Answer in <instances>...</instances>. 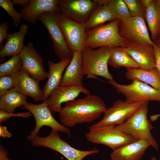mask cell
<instances>
[{
	"instance_id": "obj_21",
	"label": "cell",
	"mask_w": 160,
	"mask_h": 160,
	"mask_svg": "<svg viewBox=\"0 0 160 160\" xmlns=\"http://www.w3.org/2000/svg\"><path fill=\"white\" fill-rule=\"evenodd\" d=\"M58 0H30L28 5L21 10L22 18L33 24L42 13L48 12H58Z\"/></svg>"
},
{
	"instance_id": "obj_5",
	"label": "cell",
	"mask_w": 160,
	"mask_h": 160,
	"mask_svg": "<svg viewBox=\"0 0 160 160\" xmlns=\"http://www.w3.org/2000/svg\"><path fill=\"white\" fill-rule=\"evenodd\" d=\"M81 52L84 76H97L109 80H113L108 67L110 47H102L95 50L84 48Z\"/></svg>"
},
{
	"instance_id": "obj_32",
	"label": "cell",
	"mask_w": 160,
	"mask_h": 160,
	"mask_svg": "<svg viewBox=\"0 0 160 160\" xmlns=\"http://www.w3.org/2000/svg\"><path fill=\"white\" fill-rule=\"evenodd\" d=\"M13 87V81L10 76H0V97Z\"/></svg>"
},
{
	"instance_id": "obj_23",
	"label": "cell",
	"mask_w": 160,
	"mask_h": 160,
	"mask_svg": "<svg viewBox=\"0 0 160 160\" xmlns=\"http://www.w3.org/2000/svg\"><path fill=\"white\" fill-rule=\"evenodd\" d=\"M125 75L128 80L137 79L160 91V72L156 67L149 70L140 68L127 69Z\"/></svg>"
},
{
	"instance_id": "obj_4",
	"label": "cell",
	"mask_w": 160,
	"mask_h": 160,
	"mask_svg": "<svg viewBox=\"0 0 160 160\" xmlns=\"http://www.w3.org/2000/svg\"><path fill=\"white\" fill-rule=\"evenodd\" d=\"M30 141L33 147H44L50 148L60 153L68 160H83L89 155L99 152L95 148L89 151L76 149L62 139L58 131L52 129L48 136L41 137L37 135Z\"/></svg>"
},
{
	"instance_id": "obj_8",
	"label": "cell",
	"mask_w": 160,
	"mask_h": 160,
	"mask_svg": "<svg viewBox=\"0 0 160 160\" xmlns=\"http://www.w3.org/2000/svg\"><path fill=\"white\" fill-rule=\"evenodd\" d=\"M144 102H129L119 100L103 113L102 119L90 128L119 125L127 121Z\"/></svg>"
},
{
	"instance_id": "obj_13",
	"label": "cell",
	"mask_w": 160,
	"mask_h": 160,
	"mask_svg": "<svg viewBox=\"0 0 160 160\" xmlns=\"http://www.w3.org/2000/svg\"><path fill=\"white\" fill-rule=\"evenodd\" d=\"M98 5L93 0H58V13L78 22H85Z\"/></svg>"
},
{
	"instance_id": "obj_36",
	"label": "cell",
	"mask_w": 160,
	"mask_h": 160,
	"mask_svg": "<svg viewBox=\"0 0 160 160\" xmlns=\"http://www.w3.org/2000/svg\"><path fill=\"white\" fill-rule=\"evenodd\" d=\"M12 136L7 128L4 126L0 125V137H11Z\"/></svg>"
},
{
	"instance_id": "obj_3",
	"label": "cell",
	"mask_w": 160,
	"mask_h": 160,
	"mask_svg": "<svg viewBox=\"0 0 160 160\" xmlns=\"http://www.w3.org/2000/svg\"><path fill=\"white\" fill-rule=\"evenodd\" d=\"M148 103V101L143 102L127 121L116 126L122 131L136 139L147 141L158 151V144L151 132L153 127L147 118Z\"/></svg>"
},
{
	"instance_id": "obj_35",
	"label": "cell",
	"mask_w": 160,
	"mask_h": 160,
	"mask_svg": "<svg viewBox=\"0 0 160 160\" xmlns=\"http://www.w3.org/2000/svg\"><path fill=\"white\" fill-rule=\"evenodd\" d=\"M153 47L156 57V67L160 72V44L153 42Z\"/></svg>"
},
{
	"instance_id": "obj_10",
	"label": "cell",
	"mask_w": 160,
	"mask_h": 160,
	"mask_svg": "<svg viewBox=\"0 0 160 160\" xmlns=\"http://www.w3.org/2000/svg\"><path fill=\"white\" fill-rule=\"evenodd\" d=\"M22 107L31 113L36 121L35 128L27 136L28 140L30 141L38 135L40 129L44 126L49 127L53 130L66 134L70 133V130L68 128L59 123L53 117L48 108L47 100L38 104L28 103Z\"/></svg>"
},
{
	"instance_id": "obj_39",
	"label": "cell",
	"mask_w": 160,
	"mask_h": 160,
	"mask_svg": "<svg viewBox=\"0 0 160 160\" xmlns=\"http://www.w3.org/2000/svg\"><path fill=\"white\" fill-rule=\"evenodd\" d=\"M93 1L98 5L107 6L110 0H93Z\"/></svg>"
},
{
	"instance_id": "obj_27",
	"label": "cell",
	"mask_w": 160,
	"mask_h": 160,
	"mask_svg": "<svg viewBox=\"0 0 160 160\" xmlns=\"http://www.w3.org/2000/svg\"><path fill=\"white\" fill-rule=\"evenodd\" d=\"M116 19L107 5H97L86 22V31Z\"/></svg>"
},
{
	"instance_id": "obj_11",
	"label": "cell",
	"mask_w": 160,
	"mask_h": 160,
	"mask_svg": "<svg viewBox=\"0 0 160 160\" xmlns=\"http://www.w3.org/2000/svg\"><path fill=\"white\" fill-rule=\"evenodd\" d=\"M55 17L71 51L81 52L86 38V23L73 21L57 12Z\"/></svg>"
},
{
	"instance_id": "obj_26",
	"label": "cell",
	"mask_w": 160,
	"mask_h": 160,
	"mask_svg": "<svg viewBox=\"0 0 160 160\" xmlns=\"http://www.w3.org/2000/svg\"><path fill=\"white\" fill-rule=\"evenodd\" d=\"M27 96L13 88L0 97V109L9 113H13L18 107L28 103Z\"/></svg>"
},
{
	"instance_id": "obj_31",
	"label": "cell",
	"mask_w": 160,
	"mask_h": 160,
	"mask_svg": "<svg viewBox=\"0 0 160 160\" xmlns=\"http://www.w3.org/2000/svg\"><path fill=\"white\" fill-rule=\"evenodd\" d=\"M131 17H140L145 19V9L140 0H123Z\"/></svg>"
},
{
	"instance_id": "obj_30",
	"label": "cell",
	"mask_w": 160,
	"mask_h": 160,
	"mask_svg": "<svg viewBox=\"0 0 160 160\" xmlns=\"http://www.w3.org/2000/svg\"><path fill=\"white\" fill-rule=\"evenodd\" d=\"M0 6L7 12L8 15L12 18L15 27L19 26L21 22L22 16L20 12L16 11L13 7L11 0H0Z\"/></svg>"
},
{
	"instance_id": "obj_18",
	"label": "cell",
	"mask_w": 160,
	"mask_h": 160,
	"mask_svg": "<svg viewBox=\"0 0 160 160\" xmlns=\"http://www.w3.org/2000/svg\"><path fill=\"white\" fill-rule=\"evenodd\" d=\"M84 76L81 52L75 51L70 63L63 74L60 86H83Z\"/></svg>"
},
{
	"instance_id": "obj_38",
	"label": "cell",
	"mask_w": 160,
	"mask_h": 160,
	"mask_svg": "<svg viewBox=\"0 0 160 160\" xmlns=\"http://www.w3.org/2000/svg\"><path fill=\"white\" fill-rule=\"evenodd\" d=\"M11 1L13 5H20L23 7V8L26 7L30 2L29 0H11Z\"/></svg>"
},
{
	"instance_id": "obj_41",
	"label": "cell",
	"mask_w": 160,
	"mask_h": 160,
	"mask_svg": "<svg viewBox=\"0 0 160 160\" xmlns=\"http://www.w3.org/2000/svg\"><path fill=\"white\" fill-rule=\"evenodd\" d=\"M160 116V113L151 116L150 119L151 121H156Z\"/></svg>"
},
{
	"instance_id": "obj_19",
	"label": "cell",
	"mask_w": 160,
	"mask_h": 160,
	"mask_svg": "<svg viewBox=\"0 0 160 160\" xmlns=\"http://www.w3.org/2000/svg\"><path fill=\"white\" fill-rule=\"evenodd\" d=\"M72 58L61 60L55 63L50 60L47 61L49 68L48 80L44 86L42 102L47 100L51 92L60 86L63 73L70 63Z\"/></svg>"
},
{
	"instance_id": "obj_44",
	"label": "cell",
	"mask_w": 160,
	"mask_h": 160,
	"mask_svg": "<svg viewBox=\"0 0 160 160\" xmlns=\"http://www.w3.org/2000/svg\"><path fill=\"white\" fill-rule=\"evenodd\" d=\"M159 37H160V36H159Z\"/></svg>"
},
{
	"instance_id": "obj_20",
	"label": "cell",
	"mask_w": 160,
	"mask_h": 160,
	"mask_svg": "<svg viewBox=\"0 0 160 160\" xmlns=\"http://www.w3.org/2000/svg\"><path fill=\"white\" fill-rule=\"evenodd\" d=\"M150 146L147 141L137 140L113 150L110 159L111 160H141Z\"/></svg>"
},
{
	"instance_id": "obj_16",
	"label": "cell",
	"mask_w": 160,
	"mask_h": 160,
	"mask_svg": "<svg viewBox=\"0 0 160 160\" xmlns=\"http://www.w3.org/2000/svg\"><path fill=\"white\" fill-rule=\"evenodd\" d=\"M10 76L13 80V88L36 102L42 101L43 90L40 87L39 82L32 77L23 69L22 68Z\"/></svg>"
},
{
	"instance_id": "obj_25",
	"label": "cell",
	"mask_w": 160,
	"mask_h": 160,
	"mask_svg": "<svg viewBox=\"0 0 160 160\" xmlns=\"http://www.w3.org/2000/svg\"><path fill=\"white\" fill-rule=\"evenodd\" d=\"M108 63L110 66L116 68L122 67L127 69L139 68L130 55L121 47L119 46L110 47Z\"/></svg>"
},
{
	"instance_id": "obj_15",
	"label": "cell",
	"mask_w": 160,
	"mask_h": 160,
	"mask_svg": "<svg viewBox=\"0 0 160 160\" xmlns=\"http://www.w3.org/2000/svg\"><path fill=\"white\" fill-rule=\"evenodd\" d=\"M82 93L90 94L89 91L83 86H60L51 92L47 100L48 108L52 113H59L63 108L62 103L75 100Z\"/></svg>"
},
{
	"instance_id": "obj_17",
	"label": "cell",
	"mask_w": 160,
	"mask_h": 160,
	"mask_svg": "<svg viewBox=\"0 0 160 160\" xmlns=\"http://www.w3.org/2000/svg\"><path fill=\"white\" fill-rule=\"evenodd\" d=\"M135 60L140 68L149 70L156 67V59L153 46L130 42L121 47Z\"/></svg>"
},
{
	"instance_id": "obj_2",
	"label": "cell",
	"mask_w": 160,
	"mask_h": 160,
	"mask_svg": "<svg viewBox=\"0 0 160 160\" xmlns=\"http://www.w3.org/2000/svg\"><path fill=\"white\" fill-rule=\"evenodd\" d=\"M120 20L116 19L86 31L84 48L93 49L102 47H124L130 42L119 33Z\"/></svg>"
},
{
	"instance_id": "obj_24",
	"label": "cell",
	"mask_w": 160,
	"mask_h": 160,
	"mask_svg": "<svg viewBox=\"0 0 160 160\" xmlns=\"http://www.w3.org/2000/svg\"><path fill=\"white\" fill-rule=\"evenodd\" d=\"M145 9V19L153 42L160 35V0H153Z\"/></svg>"
},
{
	"instance_id": "obj_6",
	"label": "cell",
	"mask_w": 160,
	"mask_h": 160,
	"mask_svg": "<svg viewBox=\"0 0 160 160\" xmlns=\"http://www.w3.org/2000/svg\"><path fill=\"white\" fill-rule=\"evenodd\" d=\"M85 136L88 141L106 145L113 151L137 140L122 131L116 126L89 128V132Z\"/></svg>"
},
{
	"instance_id": "obj_33",
	"label": "cell",
	"mask_w": 160,
	"mask_h": 160,
	"mask_svg": "<svg viewBox=\"0 0 160 160\" xmlns=\"http://www.w3.org/2000/svg\"><path fill=\"white\" fill-rule=\"evenodd\" d=\"M31 114L29 111L14 113H8L0 110V123L1 124L6 121L12 117H21L27 118L31 116Z\"/></svg>"
},
{
	"instance_id": "obj_28",
	"label": "cell",
	"mask_w": 160,
	"mask_h": 160,
	"mask_svg": "<svg viewBox=\"0 0 160 160\" xmlns=\"http://www.w3.org/2000/svg\"><path fill=\"white\" fill-rule=\"evenodd\" d=\"M22 68V63L19 55L12 57L6 62L0 64V76H10Z\"/></svg>"
},
{
	"instance_id": "obj_37",
	"label": "cell",
	"mask_w": 160,
	"mask_h": 160,
	"mask_svg": "<svg viewBox=\"0 0 160 160\" xmlns=\"http://www.w3.org/2000/svg\"><path fill=\"white\" fill-rule=\"evenodd\" d=\"M8 154L6 150L1 145L0 146V160H13L8 157Z\"/></svg>"
},
{
	"instance_id": "obj_1",
	"label": "cell",
	"mask_w": 160,
	"mask_h": 160,
	"mask_svg": "<svg viewBox=\"0 0 160 160\" xmlns=\"http://www.w3.org/2000/svg\"><path fill=\"white\" fill-rule=\"evenodd\" d=\"M107 108L100 97L89 94L66 103L59 113L60 121L67 127L90 123L99 118Z\"/></svg>"
},
{
	"instance_id": "obj_34",
	"label": "cell",
	"mask_w": 160,
	"mask_h": 160,
	"mask_svg": "<svg viewBox=\"0 0 160 160\" xmlns=\"http://www.w3.org/2000/svg\"><path fill=\"white\" fill-rule=\"evenodd\" d=\"M9 26L7 22H3L0 25V45H1L3 41L7 39L8 35L7 31Z\"/></svg>"
},
{
	"instance_id": "obj_14",
	"label": "cell",
	"mask_w": 160,
	"mask_h": 160,
	"mask_svg": "<svg viewBox=\"0 0 160 160\" xmlns=\"http://www.w3.org/2000/svg\"><path fill=\"white\" fill-rule=\"evenodd\" d=\"M19 55L22 68L32 77L39 82L48 78V73L45 70L43 60L32 43L25 46Z\"/></svg>"
},
{
	"instance_id": "obj_29",
	"label": "cell",
	"mask_w": 160,
	"mask_h": 160,
	"mask_svg": "<svg viewBox=\"0 0 160 160\" xmlns=\"http://www.w3.org/2000/svg\"><path fill=\"white\" fill-rule=\"evenodd\" d=\"M107 6L116 19L121 20L131 17L123 0H110Z\"/></svg>"
},
{
	"instance_id": "obj_40",
	"label": "cell",
	"mask_w": 160,
	"mask_h": 160,
	"mask_svg": "<svg viewBox=\"0 0 160 160\" xmlns=\"http://www.w3.org/2000/svg\"><path fill=\"white\" fill-rule=\"evenodd\" d=\"M153 0H140V2L143 6L145 8H146L152 2Z\"/></svg>"
},
{
	"instance_id": "obj_7",
	"label": "cell",
	"mask_w": 160,
	"mask_h": 160,
	"mask_svg": "<svg viewBox=\"0 0 160 160\" xmlns=\"http://www.w3.org/2000/svg\"><path fill=\"white\" fill-rule=\"evenodd\" d=\"M106 82L112 85L118 92L122 94L126 101L160 102V91L137 79L132 80L128 85L119 84L113 80Z\"/></svg>"
},
{
	"instance_id": "obj_9",
	"label": "cell",
	"mask_w": 160,
	"mask_h": 160,
	"mask_svg": "<svg viewBox=\"0 0 160 160\" xmlns=\"http://www.w3.org/2000/svg\"><path fill=\"white\" fill-rule=\"evenodd\" d=\"M55 12H48L40 15L38 20L47 29L52 41L55 53L61 60L72 58L73 52L68 47L55 17Z\"/></svg>"
},
{
	"instance_id": "obj_12",
	"label": "cell",
	"mask_w": 160,
	"mask_h": 160,
	"mask_svg": "<svg viewBox=\"0 0 160 160\" xmlns=\"http://www.w3.org/2000/svg\"><path fill=\"white\" fill-rule=\"evenodd\" d=\"M119 26L120 35L130 43L153 46L143 18L131 17L120 20Z\"/></svg>"
},
{
	"instance_id": "obj_43",
	"label": "cell",
	"mask_w": 160,
	"mask_h": 160,
	"mask_svg": "<svg viewBox=\"0 0 160 160\" xmlns=\"http://www.w3.org/2000/svg\"><path fill=\"white\" fill-rule=\"evenodd\" d=\"M151 160H157V159L153 156H152L151 158Z\"/></svg>"
},
{
	"instance_id": "obj_22",
	"label": "cell",
	"mask_w": 160,
	"mask_h": 160,
	"mask_svg": "<svg viewBox=\"0 0 160 160\" xmlns=\"http://www.w3.org/2000/svg\"><path fill=\"white\" fill-rule=\"evenodd\" d=\"M28 28V24L23 23L18 31L8 34L6 42L0 51L1 58L12 57L20 54L25 47L24 41Z\"/></svg>"
},
{
	"instance_id": "obj_42",
	"label": "cell",
	"mask_w": 160,
	"mask_h": 160,
	"mask_svg": "<svg viewBox=\"0 0 160 160\" xmlns=\"http://www.w3.org/2000/svg\"><path fill=\"white\" fill-rule=\"evenodd\" d=\"M154 42L160 44V37H159Z\"/></svg>"
}]
</instances>
